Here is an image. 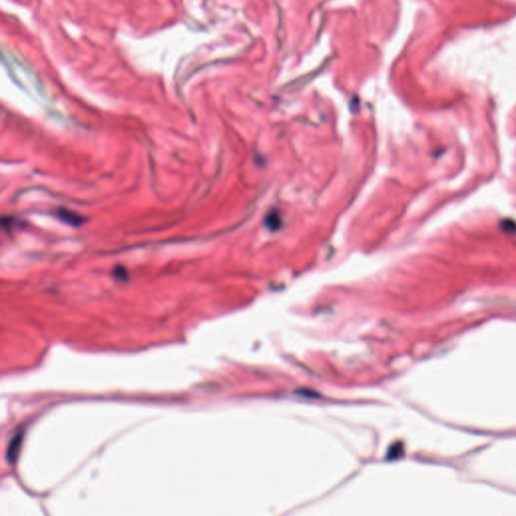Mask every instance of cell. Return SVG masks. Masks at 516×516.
Returning a JSON list of instances; mask_svg holds the SVG:
<instances>
[{
    "label": "cell",
    "mask_w": 516,
    "mask_h": 516,
    "mask_svg": "<svg viewBox=\"0 0 516 516\" xmlns=\"http://www.w3.org/2000/svg\"><path fill=\"white\" fill-rule=\"evenodd\" d=\"M114 274L115 277L119 280H126L127 279V273L125 271V269H123L122 267H118L115 269L114 271Z\"/></svg>",
    "instance_id": "cell-3"
},
{
    "label": "cell",
    "mask_w": 516,
    "mask_h": 516,
    "mask_svg": "<svg viewBox=\"0 0 516 516\" xmlns=\"http://www.w3.org/2000/svg\"><path fill=\"white\" fill-rule=\"evenodd\" d=\"M21 434H18L16 435L13 440L11 441L10 442V446H9V450H8V457H9V461H13L15 458H16V454L18 453L19 451V446H20V443H21Z\"/></svg>",
    "instance_id": "cell-2"
},
{
    "label": "cell",
    "mask_w": 516,
    "mask_h": 516,
    "mask_svg": "<svg viewBox=\"0 0 516 516\" xmlns=\"http://www.w3.org/2000/svg\"><path fill=\"white\" fill-rule=\"evenodd\" d=\"M58 216L63 222H65L67 224H70L72 226H80L84 222V219L82 216H80L79 214L72 212L70 210L64 209V208H60L58 210Z\"/></svg>",
    "instance_id": "cell-1"
}]
</instances>
